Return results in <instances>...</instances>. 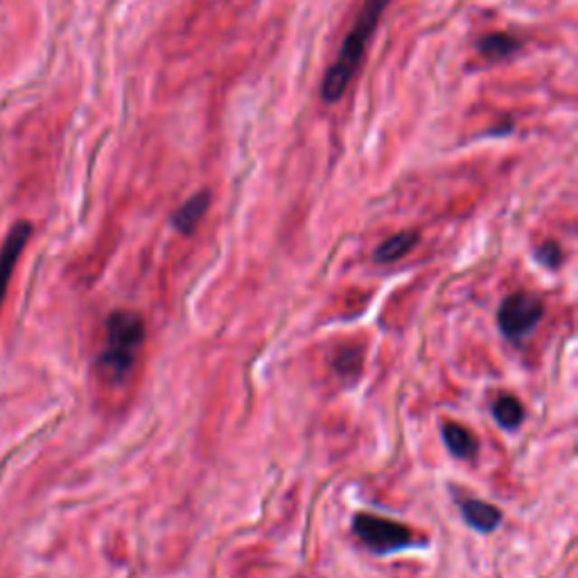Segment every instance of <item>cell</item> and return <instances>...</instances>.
Wrapping results in <instances>:
<instances>
[{"mask_svg":"<svg viewBox=\"0 0 578 578\" xmlns=\"http://www.w3.org/2000/svg\"><path fill=\"white\" fill-rule=\"evenodd\" d=\"M461 513H463L465 522L472 528L481 533H490L495 531L501 524V513L499 508H495L492 504H486V501L479 499H465L461 504Z\"/></svg>","mask_w":578,"mask_h":578,"instance_id":"52a82bcc","label":"cell"},{"mask_svg":"<svg viewBox=\"0 0 578 578\" xmlns=\"http://www.w3.org/2000/svg\"><path fill=\"white\" fill-rule=\"evenodd\" d=\"M143 341L144 323L140 314L126 310L113 312L107 321V341L98 359L99 375L111 384L125 382Z\"/></svg>","mask_w":578,"mask_h":578,"instance_id":"7a4b0ae2","label":"cell"},{"mask_svg":"<svg viewBox=\"0 0 578 578\" xmlns=\"http://www.w3.org/2000/svg\"><path fill=\"white\" fill-rule=\"evenodd\" d=\"M536 260L540 262V265L549 266V269H555V266H560V262H563V251H560V247L555 242H546L536 248Z\"/></svg>","mask_w":578,"mask_h":578,"instance_id":"7c38bea8","label":"cell"},{"mask_svg":"<svg viewBox=\"0 0 578 578\" xmlns=\"http://www.w3.org/2000/svg\"><path fill=\"white\" fill-rule=\"evenodd\" d=\"M542 314H545V305L536 294L517 292L501 301L499 312H497V323H499L504 337L519 341L524 334H528L540 323Z\"/></svg>","mask_w":578,"mask_h":578,"instance_id":"277c9868","label":"cell"},{"mask_svg":"<svg viewBox=\"0 0 578 578\" xmlns=\"http://www.w3.org/2000/svg\"><path fill=\"white\" fill-rule=\"evenodd\" d=\"M415 242H418V233H415V230H402V233L391 235V238L384 239L378 247V251H375V262H379V265L397 262L415 247Z\"/></svg>","mask_w":578,"mask_h":578,"instance_id":"30bf717a","label":"cell"},{"mask_svg":"<svg viewBox=\"0 0 578 578\" xmlns=\"http://www.w3.org/2000/svg\"><path fill=\"white\" fill-rule=\"evenodd\" d=\"M359 366H361V359H359V352L357 350H346L339 355L337 364H334V368H337V373L346 375V373H352L357 375L359 373Z\"/></svg>","mask_w":578,"mask_h":578,"instance_id":"4fadbf2b","label":"cell"},{"mask_svg":"<svg viewBox=\"0 0 578 578\" xmlns=\"http://www.w3.org/2000/svg\"><path fill=\"white\" fill-rule=\"evenodd\" d=\"M519 48H522V41L506 32H492L477 43L479 54L488 61H504V59L513 57Z\"/></svg>","mask_w":578,"mask_h":578,"instance_id":"ba28073f","label":"cell"},{"mask_svg":"<svg viewBox=\"0 0 578 578\" xmlns=\"http://www.w3.org/2000/svg\"><path fill=\"white\" fill-rule=\"evenodd\" d=\"M388 3L391 0H366L364 3L355 25L348 32L346 41H343L341 50H339L337 61L328 68L323 81H321V99L325 104L339 102L348 90V86H350V81L355 79L357 70H359L361 61H364L366 45L373 39L379 16L384 14Z\"/></svg>","mask_w":578,"mask_h":578,"instance_id":"6da1fadb","label":"cell"},{"mask_svg":"<svg viewBox=\"0 0 578 578\" xmlns=\"http://www.w3.org/2000/svg\"><path fill=\"white\" fill-rule=\"evenodd\" d=\"M352 531L375 554H393V551L409 549L415 545V536L409 527L370 513L355 515Z\"/></svg>","mask_w":578,"mask_h":578,"instance_id":"3957f363","label":"cell"},{"mask_svg":"<svg viewBox=\"0 0 578 578\" xmlns=\"http://www.w3.org/2000/svg\"><path fill=\"white\" fill-rule=\"evenodd\" d=\"M492 415H495V420L501 424V427L517 429L524 418L522 402H519L515 396H501L499 400L492 405Z\"/></svg>","mask_w":578,"mask_h":578,"instance_id":"8fae6325","label":"cell"},{"mask_svg":"<svg viewBox=\"0 0 578 578\" xmlns=\"http://www.w3.org/2000/svg\"><path fill=\"white\" fill-rule=\"evenodd\" d=\"M210 208V192L201 190V192L192 194L185 203H181L179 208L172 215V226L176 230H181L183 235H192L194 228L199 226V221L203 219V215Z\"/></svg>","mask_w":578,"mask_h":578,"instance_id":"8992f818","label":"cell"},{"mask_svg":"<svg viewBox=\"0 0 578 578\" xmlns=\"http://www.w3.org/2000/svg\"><path fill=\"white\" fill-rule=\"evenodd\" d=\"M32 226L27 221H18L12 230H9L7 239H5L3 248H0V305L5 301V294H7V284L12 280L14 269H16V262L21 257L23 248H25L27 239H30Z\"/></svg>","mask_w":578,"mask_h":578,"instance_id":"5b68a950","label":"cell"},{"mask_svg":"<svg viewBox=\"0 0 578 578\" xmlns=\"http://www.w3.org/2000/svg\"><path fill=\"white\" fill-rule=\"evenodd\" d=\"M443 441H445L447 450L456 456V459H474L477 456V438L470 429L461 427L459 423H445L443 424Z\"/></svg>","mask_w":578,"mask_h":578,"instance_id":"9c48e42d","label":"cell"}]
</instances>
